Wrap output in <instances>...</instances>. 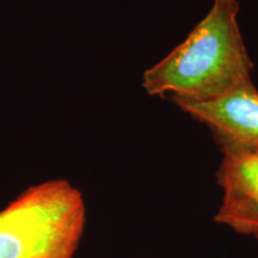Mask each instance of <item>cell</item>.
Listing matches in <instances>:
<instances>
[{
  "label": "cell",
  "instance_id": "obj_1",
  "mask_svg": "<svg viewBox=\"0 0 258 258\" xmlns=\"http://www.w3.org/2000/svg\"><path fill=\"white\" fill-rule=\"evenodd\" d=\"M237 0H214L184 42L144 73L150 96L171 93L192 102L214 99L251 83V62L241 37Z\"/></svg>",
  "mask_w": 258,
  "mask_h": 258
},
{
  "label": "cell",
  "instance_id": "obj_3",
  "mask_svg": "<svg viewBox=\"0 0 258 258\" xmlns=\"http://www.w3.org/2000/svg\"><path fill=\"white\" fill-rule=\"evenodd\" d=\"M173 101L182 110L208 124L225 146L258 151V91L252 83L209 101Z\"/></svg>",
  "mask_w": 258,
  "mask_h": 258
},
{
  "label": "cell",
  "instance_id": "obj_4",
  "mask_svg": "<svg viewBox=\"0 0 258 258\" xmlns=\"http://www.w3.org/2000/svg\"><path fill=\"white\" fill-rule=\"evenodd\" d=\"M225 152L220 167L224 200L215 220L258 235V152L228 146Z\"/></svg>",
  "mask_w": 258,
  "mask_h": 258
},
{
  "label": "cell",
  "instance_id": "obj_2",
  "mask_svg": "<svg viewBox=\"0 0 258 258\" xmlns=\"http://www.w3.org/2000/svg\"><path fill=\"white\" fill-rule=\"evenodd\" d=\"M85 225L83 194L69 180L32 185L0 211V258H73Z\"/></svg>",
  "mask_w": 258,
  "mask_h": 258
},
{
  "label": "cell",
  "instance_id": "obj_5",
  "mask_svg": "<svg viewBox=\"0 0 258 258\" xmlns=\"http://www.w3.org/2000/svg\"><path fill=\"white\" fill-rule=\"evenodd\" d=\"M251 151V150H250ZM254 152H258V151H254Z\"/></svg>",
  "mask_w": 258,
  "mask_h": 258
}]
</instances>
